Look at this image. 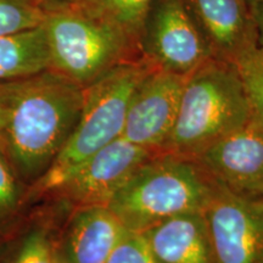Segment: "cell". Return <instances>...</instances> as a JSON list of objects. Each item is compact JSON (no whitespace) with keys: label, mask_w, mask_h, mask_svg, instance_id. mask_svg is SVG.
<instances>
[{"label":"cell","mask_w":263,"mask_h":263,"mask_svg":"<svg viewBox=\"0 0 263 263\" xmlns=\"http://www.w3.org/2000/svg\"><path fill=\"white\" fill-rule=\"evenodd\" d=\"M83 88L44 70L0 82V150L25 184L34 185L67 143L80 118Z\"/></svg>","instance_id":"obj_1"},{"label":"cell","mask_w":263,"mask_h":263,"mask_svg":"<svg viewBox=\"0 0 263 263\" xmlns=\"http://www.w3.org/2000/svg\"><path fill=\"white\" fill-rule=\"evenodd\" d=\"M216 186L193 159L157 151L134 171L106 206L128 230L143 232L170 217L203 212Z\"/></svg>","instance_id":"obj_2"},{"label":"cell","mask_w":263,"mask_h":263,"mask_svg":"<svg viewBox=\"0 0 263 263\" xmlns=\"http://www.w3.org/2000/svg\"><path fill=\"white\" fill-rule=\"evenodd\" d=\"M249 123V103L234 65L211 59L186 77L176 122L161 151L194 159Z\"/></svg>","instance_id":"obj_3"},{"label":"cell","mask_w":263,"mask_h":263,"mask_svg":"<svg viewBox=\"0 0 263 263\" xmlns=\"http://www.w3.org/2000/svg\"><path fill=\"white\" fill-rule=\"evenodd\" d=\"M154 67L143 58L123 62L83 88L77 124L33 192L54 193L97 151L122 137L132 97Z\"/></svg>","instance_id":"obj_4"},{"label":"cell","mask_w":263,"mask_h":263,"mask_svg":"<svg viewBox=\"0 0 263 263\" xmlns=\"http://www.w3.org/2000/svg\"><path fill=\"white\" fill-rule=\"evenodd\" d=\"M50 70L85 88L123 62L140 59L136 42L84 4L45 11Z\"/></svg>","instance_id":"obj_5"},{"label":"cell","mask_w":263,"mask_h":263,"mask_svg":"<svg viewBox=\"0 0 263 263\" xmlns=\"http://www.w3.org/2000/svg\"><path fill=\"white\" fill-rule=\"evenodd\" d=\"M139 50L156 68L180 76H189L213 59L184 0H151Z\"/></svg>","instance_id":"obj_6"},{"label":"cell","mask_w":263,"mask_h":263,"mask_svg":"<svg viewBox=\"0 0 263 263\" xmlns=\"http://www.w3.org/2000/svg\"><path fill=\"white\" fill-rule=\"evenodd\" d=\"M203 216L217 263H263V197L217 184Z\"/></svg>","instance_id":"obj_7"},{"label":"cell","mask_w":263,"mask_h":263,"mask_svg":"<svg viewBox=\"0 0 263 263\" xmlns=\"http://www.w3.org/2000/svg\"><path fill=\"white\" fill-rule=\"evenodd\" d=\"M157 151L161 150L117 138L90 156L54 194L76 207L107 205L134 171Z\"/></svg>","instance_id":"obj_8"},{"label":"cell","mask_w":263,"mask_h":263,"mask_svg":"<svg viewBox=\"0 0 263 263\" xmlns=\"http://www.w3.org/2000/svg\"><path fill=\"white\" fill-rule=\"evenodd\" d=\"M186 77L154 67L132 97L122 133L124 139L147 149L162 150L176 122Z\"/></svg>","instance_id":"obj_9"},{"label":"cell","mask_w":263,"mask_h":263,"mask_svg":"<svg viewBox=\"0 0 263 263\" xmlns=\"http://www.w3.org/2000/svg\"><path fill=\"white\" fill-rule=\"evenodd\" d=\"M193 160L229 192L263 197V130L251 123L216 141Z\"/></svg>","instance_id":"obj_10"},{"label":"cell","mask_w":263,"mask_h":263,"mask_svg":"<svg viewBox=\"0 0 263 263\" xmlns=\"http://www.w3.org/2000/svg\"><path fill=\"white\" fill-rule=\"evenodd\" d=\"M213 59L233 64L257 47L258 32L245 0H184Z\"/></svg>","instance_id":"obj_11"},{"label":"cell","mask_w":263,"mask_h":263,"mask_svg":"<svg viewBox=\"0 0 263 263\" xmlns=\"http://www.w3.org/2000/svg\"><path fill=\"white\" fill-rule=\"evenodd\" d=\"M127 230L106 205L77 206L57 242L59 261L106 263Z\"/></svg>","instance_id":"obj_12"},{"label":"cell","mask_w":263,"mask_h":263,"mask_svg":"<svg viewBox=\"0 0 263 263\" xmlns=\"http://www.w3.org/2000/svg\"><path fill=\"white\" fill-rule=\"evenodd\" d=\"M159 263H217L203 212H186L140 232Z\"/></svg>","instance_id":"obj_13"},{"label":"cell","mask_w":263,"mask_h":263,"mask_svg":"<svg viewBox=\"0 0 263 263\" xmlns=\"http://www.w3.org/2000/svg\"><path fill=\"white\" fill-rule=\"evenodd\" d=\"M49 67L50 57L43 25L0 37V82L38 73Z\"/></svg>","instance_id":"obj_14"},{"label":"cell","mask_w":263,"mask_h":263,"mask_svg":"<svg viewBox=\"0 0 263 263\" xmlns=\"http://www.w3.org/2000/svg\"><path fill=\"white\" fill-rule=\"evenodd\" d=\"M250 107V123L263 130V45L250 49L233 62Z\"/></svg>","instance_id":"obj_15"},{"label":"cell","mask_w":263,"mask_h":263,"mask_svg":"<svg viewBox=\"0 0 263 263\" xmlns=\"http://www.w3.org/2000/svg\"><path fill=\"white\" fill-rule=\"evenodd\" d=\"M151 0H83L84 4L112 21L137 43Z\"/></svg>","instance_id":"obj_16"},{"label":"cell","mask_w":263,"mask_h":263,"mask_svg":"<svg viewBox=\"0 0 263 263\" xmlns=\"http://www.w3.org/2000/svg\"><path fill=\"white\" fill-rule=\"evenodd\" d=\"M0 263H60L50 229L41 224L32 227Z\"/></svg>","instance_id":"obj_17"},{"label":"cell","mask_w":263,"mask_h":263,"mask_svg":"<svg viewBox=\"0 0 263 263\" xmlns=\"http://www.w3.org/2000/svg\"><path fill=\"white\" fill-rule=\"evenodd\" d=\"M45 10L37 0H0V37L39 27Z\"/></svg>","instance_id":"obj_18"},{"label":"cell","mask_w":263,"mask_h":263,"mask_svg":"<svg viewBox=\"0 0 263 263\" xmlns=\"http://www.w3.org/2000/svg\"><path fill=\"white\" fill-rule=\"evenodd\" d=\"M21 183L8 157L0 150V222L15 215L21 206L24 199Z\"/></svg>","instance_id":"obj_19"},{"label":"cell","mask_w":263,"mask_h":263,"mask_svg":"<svg viewBox=\"0 0 263 263\" xmlns=\"http://www.w3.org/2000/svg\"><path fill=\"white\" fill-rule=\"evenodd\" d=\"M106 263H159L140 232L127 230L117 242Z\"/></svg>","instance_id":"obj_20"},{"label":"cell","mask_w":263,"mask_h":263,"mask_svg":"<svg viewBox=\"0 0 263 263\" xmlns=\"http://www.w3.org/2000/svg\"><path fill=\"white\" fill-rule=\"evenodd\" d=\"M37 2L45 11H50V10L65 8V6L81 4L83 0H37Z\"/></svg>","instance_id":"obj_21"},{"label":"cell","mask_w":263,"mask_h":263,"mask_svg":"<svg viewBox=\"0 0 263 263\" xmlns=\"http://www.w3.org/2000/svg\"><path fill=\"white\" fill-rule=\"evenodd\" d=\"M245 3L251 12L252 18L263 10V0H245Z\"/></svg>","instance_id":"obj_22"},{"label":"cell","mask_w":263,"mask_h":263,"mask_svg":"<svg viewBox=\"0 0 263 263\" xmlns=\"http://www.w3.org/2000/svg\"><path fill=\"white\" fill-rule=\"evenodd\" d=\"M6 251H8V249H6L5 244H4V242H3L2 238H0V262H2L3 258H4Z\"/></svg>","instance_id":"obj_23"},{"label":"cell","mask_w":263,"mask_h":263,"mask_svg":"<svg viewBox=\"0 0 263 263\" xmlns=\"http://www.w3.org/2000/svg\"><path fill=\"white\" fill-rule=\"evenodd\" d=\"M2 126H3V111L0 110V129H2Z\"/></svg>","instance_id":"obj_24"}]
</instances>
